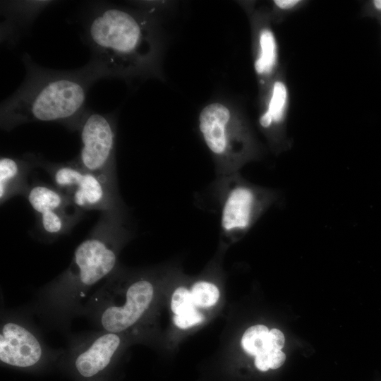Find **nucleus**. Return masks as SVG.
<instances>
[{
	"label": "nucleus",
	"instance_id": "obj_8",
	"mask_svg": "<svg viewBox=\"0 0 381 381\" xmlns=\"http://www.w3.org/2000/svg\"><path fill=\"white\" fill-rule=\"evenodd\" d=\"M151 282L141 279L127 288L123 303H104L98 315L100 326L106 332L121 333L135 324L149 308L154 296Z\"/></svg>",
	"mask_w": 381,
	"mask_h": 381
},
{
	"label": "nucleus",
	"instance_id": "obj_19",
	"mask_svg": "<svg viewBox=\"0 0 381 381\" xmlns=\"http://www.w3.org/2000/svg\"><path fill=\"white\" fill-rule=\"evenodd\" d=\"M171 308L175 315H179L197 307L193 303L190 291L181 286L174 291Z\"/></svg>",
	"mask_w": 381,
	"mask_h": 381
},
{
	"label": "nucleus",
	"instance_id": "obj_15",
	"mask_svg": "<svg viewBox=\"0 0 381 381\" xmlns=\"http://www.w3.org/2000/svg\"><path fill=\"white\" fill-rule=\"evenodd\" d=\"M24 197L36 216L82 211L73 204L65 193L54 186L43 183L30 184Z\"/></svg>",
	"mask_w": 381,
	"mask_h": 381
},
{
	"label": "nucleus",
	"instance_id": "obj_16",
	"mask_svg": "<svg viewBox=\"0 0 381 381\" xmlns=\"http://www.w3.org/2000/svg\"><path fill=\"white\" fill-rule=\"evenodd\" d=\"M268 333L267 327L262 325L249 327L241 339V345L244 351L255 356L266 351Z\"/></svg>",
	"mask_w": 381,
	"mask_h": 381
},
{
	"label": "nucleus",
	"instance_id": "obj_9",
	"mask_svg": "<svg viewBox=\"0 0 381 381\" xmlns=\"http://www.w3.org/2000/svg\"><path fill=\"white\" fill-rule=\"evenodd\" d=\"M64 193L82 211L103 212L124 207L118 186L105 181L83 167Z\"/></svg>",
	"mask_w": 381,
	"mask_h": 381
},
{
	"label": "nucleus",
	"instance_id": "obj_17",
	"mask_svg": "<svg viewBox=\"0 0 381 381\" xmlns=\"http://www.w3.org/2000/svg\"><path fill=\"white\" fill-rule=\"evenodd\" d=\"M193 303L198 308H209L218 301L219 291L212 283L199 281L195 282L190 291Z\"/></svg>",
	"mask_w": 381,
	"mask_h": 381
},
{
	"label": "nucleus",
	"instance_id": "obj_7",
	"mask_svg": "<svg viewBox=\"0 0 381 381\" xmlns=\"http://www.w3.org/2000/svg\"><path fill=\"white\" fill-rule=\"evenodd\" d=\"M260 94L262 98L258 126L272 150L277 154L289 146L286 132L288 88L281 76H274Z\"/></svg>",
	"mask_w": 381,
	"mask_h": 381
},
{
	"label": "nucleus",
	"instance_id": "obj_1",
	"mask_svg": "<svg viewBox=\"0 0 381 381\" xmlns=\"http://www.w3.org/2000/svg\"><path fill=\"white\" fill-rule=\"evenodd\" d=\"M84 30L90 61L105 78H162L163 38L157 16L137 8L95 3Z\"/></svg>",
	"mask_w": 381,
	"mask_h": 381
},
{
	"label": "nucleus",
	"instance_id": "obj_14",
	"mask_svg": "<svg viewBox=\"0 0 381 381\" xmlns=\"http://www.w3.org/2000/svg\"><path fill=\"white\" fill-rule=\"evenodd\" d=\"M33 167L35 166L29 154L22 158L10 155L1 156V205L15 196L25 195L30 186L28 176Z\"/></svg>",
	"mask_w": 381,
	"mask_h": 381
},
{
	"label": "nucleus",
	"instance_id": "obj_6",
	"mask_svg": "<svg viewBox=\"0 0 381 381\" xmlns=\"http://www.w3.org/2000/svg\"><path fill=\"white\" fill-rule=\"evenodd\" d=\"M78 131L81 147L75 157L85 171L117 185L114 117L87 111Z\"/></svg>",
	"mask_w": 381,
	"mask_h": 381
},
{
	"label": "nucleus",
	"instance_id": "obj_18",
	"mask_svg": "<svg viewBox=\"0 0 381 381\" xmlns=\"http://www.w3.org/2000/svg\"><path fill=\"white\" fill-rule=\"evenodd\" d=\"M286 359V356L281 350L267 351L255 356V365L261 371L268 369H277L281 367Z\"/></svg>",
	"mask_w": 381,
	"mask_h": 381
},
{
	"label": "nucleus",
	"instance_id": "obj_22",
	"mask_svg": "<svg viewBox=\"0 0 381 381\" xmlns=\"http://www.w3.org/2000/svg\"><path fill=\"white\" fill-rule=\"evenodd\" d=\"M284 336L280 330L272 329L268 333L267 351L281 350L284 346Z\"/></svg>",
	"mask_w": 381,
	"mask_h": 381
},
{
	"label": "nucleus",
	"instance_id": "obj_11",
	"mask_svg": "<svg viewBox=\"0 0 381 381\" xmlns=\"http://www.w3.org/2000/svg\"><path fill=\"white\" fill-rule=\"evenodd\" d=\"M253 31V68L260 90L274 77L278 65V45L270 25V16L255 11L251 15Z\"/></svg>",
	"mask_w": 381,
	"mask_h": 381
},
{
	"label": "nucleus",
	"instance_id": "obj_2",
	"mask_svg": "<svg viewBox=\"0 0 381 381\" xmlns=\"http://www.w3.org/2000/svg\"><path fill=\"white\" fill-rule=\"evenodd\" d=\"M26 75L16 91L0 106V126L10 131L32 122H52L78 131L87 112L85 102L92 85L106 78L92 61L73 71L46 68L25 54Z\"/></svg>",
	"mask_w": 381,
	"mask_h": 381
},
{
	"label": "nucleus",
	"instance_id": "obj_5",
	"mask_svg": "<svg viewBox=\"0 0 381 381\" xmlns=\"http://www.w3.org/2000/svg\"><path fill=\"white\" fill-rule=\"evenodd\" d=\"M216 186L220 231L234 240L250 231L279 197L276 190L252 183L240 172L218 177Z\"/></svg>",
	"mask_w": 381,
	"mask_h": 381
},
{
	"label": "nucleus",
	"instance_id": "obj_24",
	"mask_svg": "<svg viewBox=\"0 0 381 381\" xmlns=\"http://www.w3.org/2000/svg\"><path fill=\"white\" fill-rule=\"evenodd\" d=\"M366 13L381 19V0H373L368 4Z\"/></svg>",
	"mask_w": 381,
	"mask_h": 381
},
{
	"label": "nucleus",
	"instance_id": "obj_20",
	"mask_svg": "<svg viewBox=\"0 0 381 381\" xmlns=\"http://www.w3.org/2000/svg\"><path fill=\"white\" fill-rule=\"evenodd\" d=\"M204 320L203 315L196 308L179 315H175L174 324L181 329H188L193 325L202 322Z\"/></svg>",
	"mask_w": 381,
	"mask_h": 381
},
{
	"label": "nucleus",
	"instance_id": "obj_12",
	"mask_svg": "<svg viewBox=\"0 0 381 381\" xmlns=\"http://www.w3.org/2000/svg\"><path fill=\"white\" fill-rule=\"evenodd\" d=\"M54 1H1V42L14 44L25 29Z\"/></svg>",
	"mask_w": 381,
	"mask_h": 381
},
{
	"label": "nucleus",
	"instance_id": "obj_23",
	"mask_svg": "<svg viewBox=\"0 0 381 381\" xmlns=\"http://www.w3.org/2000/svg\"><path fill=\"white\" fill-rule=\"evenodd\" d=\"M303 1L301 0H274V8L278 11H287L298 7Z\"/></svg>",
	"mask_w": 381,
	"mask_h": 381
},
{
	"label": "nucleus",
	"instance_id": "obj_3",
	"mask_svg": "<svg viewBox=\"0 0 381 381\" xmlns=\"http://www.w3.org/2000/svg\"><path fill=\"white\" fill-rule=\"evenodd\" d=\"M131 231L125 207L102 212L88 236L75 248L70 265L52 289L68 296H76L110 275Z\"/></svg>",
	"mask_w": 381,
	"mask_h": 381
},
{
	"label": "nucleus",
	"instance_id": "obj_25",
	"mask_svg": "<svg viewBox=\"0 0 381 381\" xmlns=\"http://www.w3.org/2000/svg\"><path fill=\"white\" fill-rule=\"evenodd\" d=\"M380 20V24H381V20Z\"/></svg>",
	"mask_w": 381,
	"mask_h": 381
},
{
	"label": "nucleus",
	"instance_id": "obj_21",
	"mask_svg": "<svg viewBox=\"0 0 381 381\" xmlns=\"http://www.w3.org/2000/svg\"><path fill=\"white\" fill-rule=\"evenodd\" d=\"M128 3L155 16L158 13L170 8L172 4L171 1H133Z\"/></svg>",
	"mask_w": 381,
	"mask_h": 381
},
{
	"label": "nucleus",
	"instance_id": "obj_4",
	"mask_svg": "<svg viewBox=\"0 0 381 381\" xmlns=\"http://www.w3.org/2000/svg\"><path fill=\"white\" fill-rule=\"evenodd\" d=\"M198 130L210 152L218 177L238 173L261 155L248 123L234 106L222 101L205 105L198 116Z\"/></svg>",
	"mask_w": 381,
	"mask_h": 381
},
{
	"label": "nucleus",
	"instance_id": "obj_13",
	"mask_svg": "<svg viewBox=\"0 0 381 381\" xmlns=\"http://www.w3.org/2000/svg\"><path fill=\"white\" fill-rule=\"evenodd\" d=\"M121 344L119 334L104 331L78 353L75 361L77 370L85 377L95 375L110 363Z\"/></svg>",
	"mask_w": 381,
	"mask_h": 381
},
{
	"label": "nucleus",
	"instance_id": "obj_10",
	"mask_svg": "<svg viewBox=\"0 0 381 381\" xmlns=\"http://www.w3.org/2000/svg\"><path fill=\"white\" fill-rule=\"evenodd\" d=\"M43 348L37 337L16 322L4 323L0 331V361L9 365L26 368L41 359Z\"/></svg>",
	"mask_w": 381,
	"mask_h": 381
}]
</instances>
